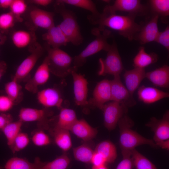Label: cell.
<instances>
[{"label":"cell","mask_w":169,"mask_h":169,"mask_svg":"<svg viewBox=\"0 0 169 169\" xmlns=\"http://www.w3.org/2000/svg\"><path fill=\"white\" fill-rule=\"evenodd\" d=\"M136 17L129 14L121 15L103 12L98 17L89 15L87 18L92 24L99 25L98 28L100 31H103L105 27H107L116 31L121 36L132 41L139 31L141 26V24L135 22Z\"/></svg>","instance_id":"6da1fadb"},{"label":"cell","mask_w":169,"mask_h":169,"mask_svg":"<svg viewBox=\"0 0 169 169\" xmlns=\"http://www.w3.org/2000/svg\"><path fill=\"white\" fill-rule=\"evenodd\" d=\"M127 114L120 120L117 124L119 128L120 144L121 151H131L136 147L143 145L158 147L153 140L146 138L131 129L134 123Z\"/></svg>","instance_id":"7a4b0ae2"},{"label":"cell","mask_w":169,"mask_h":169,"mask_svg":"<svg viewBox=\"0 0 169 169\" xmlns=\"http://www.w3.org/2000/svg\"><path fill=\"white\" fill-rule=\"evenodd\" d=\"M55 9L62 16L63 21L58 25L69 42L74 45H79L83 42L77 17L72 11L67 9L64 3L56 1Z\"/></svg>","instance_id":"3957f363"},{"label":"cell","mask_w":169,"mask_h":169,"mask_svg":"<svg viewBox=\"0 0 169 169\" xmlns=\"http://www.w3.org/2000/svg\"><path fill=\"white\" fill-rule=\"evenodd\" d=\"M91 33L95 36V39L79 54L73 58V66L77 69L85 64L87 58L101 50L107 52L110 46L107 42L111 35L110 30L105 29L102 31L97 28L93 29Z\"/></svg>","instance_id":"277c9868"},{"label":"cell","mask_w":169,"mask_h":169,"mask_svg":"<svg viewBox=\"0 0 169 169\" xmlns=\"http://www.w3.org/2000/svg\"><path fill=\"white\" fill-rule=\"evenodd\" d=\"M47 59L50 72L61 78L71 74L73 69L72 66L73 58L59 48H53L47 44Z\"/></svg>","instance_id":"5b68a950"},{"label":"cell","mask_w":169,"mask_h":169,"mask_svg":"<svg viewBox=\"0 0 169 169\" xmlns=\"http://www.w3.org/2000/svg\"><path fill=\"white\" fill-rule=\"evenodd\" d=\"M105 59H100L99 75H111L114 76L120 75L124 69V66L115 42L114 40L107 51Z\"/></svg>","instance_id":"8992f818"},{"label":"cell","mask_w":169,"mask_h":169,"mask_svg":"<svg viewBox=\"0 0 169 169\" xmlns=\"http://www.w3.org/2000/svg\"><path fill=\"white\" fill-rule=\"evenodd\" d=\"M119 11L128 13L135 17H147L149 14L147 5L142 4L139 0H116L112 5L105 6L103 12L115 13Z\"/></svg>","instance_id":"52a82bcc"},{"label":"cell","mask_w":169,"mask_h":169,"mask_svg":"<svg viewBox=\"0 0 169 169\" xmlns=\"http://www.w3.org/2000/svg\"><path fill=\"white\" fill-rule=\"evenodd\" d=\"M31 54L17 67L13 79L18 83L27 82L31 78L30 73L43 54V49L38 44L31 48Z\"/></svg>","instance_id":"ba28073f"},{"label":"cell","mask_w":169,"mask_h":169,"mask_svg":"<svg viewBox=\"0 0 169 169\" xmlns=\"http://www.w3.org/2000/svg\"><path fill=\"white\" fill-rule=\"evenodd\" d=\"M101 110L103 112L104 123L109 131L114 130L120 120L128 112V108L115 101H111L105 104Z\"/></svg>","instance_id":"9c48e42d"},{"label":"cell","mask_w":169,"mask_h":169,"mask_svg":"<svg viewBox=\"0 0 169 169\" xmlns=\"http://www.w3.org/2000/svg\"><path fill=\"white\" fill-rule=\"evenodd\" d=\"M52 112L49 108L37 109L28 107L21 109L18 114L19 120L24 122H37L39 129H49V117Z\"/></svg>","instance_id":"30bf717a"},{"label":"cell","mask_w":169,"mask_h":169,"mask_svg":"<svg viewBox=\"0 0 169 169\" xmlns=\"http://www.w3.org/2000/svg\"><path fill=\"white\" fill-rule=\"evenodd\" d=\"M147 17L145 23L141 24L139 31L134 39L141 44L155 42L159 33L158 27L159 17L156 15H150Z\"/></svg>","instance_id":"8fae6325"},{"label":"cell","mask_w":169,"mask_h":169,"mask_svg":"<svg viewBox=\"0 0 169 169\" xmlns=\"http://www.w3.org/2000/svg\"><path fill=\"white\" fill-rule=\"evenodd\" d=\"M111 101L119 102L127 108L132 107L136 104V102L126 87L122 83L120 76H114L110 80Z\"/></svg>","instance_id":"7c38bea8"},{"label":"cell","mask_w":169,"mask_h":169,"mask_svg":"<svg viewBox=\"0 0 169 169\" xmlns=\"http://www.w3.org/2000/svg\"><path fill=\"white\" fill-rule=\"evenodd\" d=\"M145 125L154 132L153 140L155 143L169 139V111L167 110L161 119L151 117Z\"/></svg>","instance_id":"4fadbf2b"},{"label":"cell","mask_w":169,"mask_h":169,"mask_svg":"<svg viewBox=\"0 0 169 169\" xmlns=\"http://www.w3.org/2000/svg\"><path fill=\"white\" fill-rule=\"evenodd\" d=\"M111 100L110 80L104 79L97 84L92 97L88 100V105L101 110L104 105Z\"/></svg>","instance_id":"5bb4252c"},{"label":"cell","mask_w":169,"mask_h":169,"mask_svg":"<svg viewBox=\"0 0 169 169\" xmlns=\"http://www.w3.org/2000/svg\"><path fill=\"white\" fill-rule=\"evenodd\" d=\"M77 71L74 67L70 74L73 81L74 101L77 105L85 106L88 105V83L84 75L77 73Z\"/></svg>","instance_id":"9a60e30c"},{"label":"cell","mask_w":169,"mask_h":169,"mask_svg":"<svg viewBox=\"0 0 169 169\" xmlns=\"http://www.w3.org/2000/svg\"><path fill=\"white\" fill-rule=\"evenodd\" d=\"M50 72L47 59L46 57L37 69L33 76L26 82L25 89L33 93H37L38 91V87L44 84L49 80Z\"/></svg>","instance_id":"2e32d148"},{"label":"cell","mask_w":169,"mask_h":169,"mask_svg":"<svg viewBox=\"0 0 169 169\" xmlns=\"http://www.w3.org/2000/svg\"><path fill=\"white\" fill-rule=\"evenodd\" d=\"M37 99L38 102L44 108L56 107L60 110L63 101L60 90L56 87L49 88L38 91Z\"/></svg>","instance_id":"e0dca14e"},{"label":"cell","mask_w":169,"mask_h":169,"mask_svg":"<svg viewBox=\"0 0 169 169\" xmlns=\"http://www.w3.org/2000/svg\"><path fill=\"white\" fill-rule=\"evenodd\" d=\"M138 100L143 103L150 104L169 97V93L156 88L142 85L138 88Z\"/></svg>","instance_id":"ac0fdd59"},{"label":"cell","mask_w":169,"mask_h":169,"mask_svg":"<svg viewBox=\"0 0 169 169\" xmlns=\"http://www.w3.org/2000/svg\"><path fill=\"white\" fill-rule=\"evenodd\" d=\"M146 73L145 69L138 68L125 70L123 75L125 87L131 95L146 78Z\"/></svg>","instance_id":"d6986e66"},{"label":"cell","mask_w":169,"mask_h":169,"mask_svg":"<svg viewBox=\"0 0 169 169\" xmlns=\"http://www.w3.org/2000/svg\"><path fill=\"white\" fill-rule=\"evenodd\" d=\"M30 18L36 27L47 30L54 25V13L39 8H35L30 13Z\"/></svg>","instance_id":"ffe728a7"},{"label":"cell","mask_w":169,"mask_h":169,"mask_svg":"<svg viewBox=\"0 0 169 169\" xmlns=\"http://www.w3.org/2000/svg\"><path fill=\"white\" fill-rule=\"evenodd\" d=\"M69 131L85 141H89L95 138L98 132L96 128L92 127L83 119H78Z\"/></svg>","instance_id":"44dd1931"},{"label":"cell","mask_w":169,"mask_h":169,"mask_svg":"<svg viewBox=\"0 0 169 169\" xmlns=\"http://www.w3.org/2000/svg\"><path fill=\"white\" fill-rule=\"evenodd\" d=\"M47 44L53 48L66 46L69 43L66 36L58 25H54L42 35Z\"/></svg>","instance_id":"7402d4cb"},{"label":"cell","mask_w":169,"mask_h":169,"mask_svg":"<svg viewBox=\"0 0 169 169\" xmlns=\"http://www.w3.org/2000/svg\"><path fill=\"white\" fill-rule=\"evenodd\" d=\"M146 78L155 86L168 88L169 87V66L165 64L146 73Z\"/></svg>","instance_id":"603a6c76"},{"label":"cell","mask_w":169,"mask_h":169,"mask_svg":"<svg viewBox=\"0 0 169 169\" xmlns=\"http://www.w3.org/2000/svg\"><path fill=\"white\" fill-rule=\"evenodd\" d=\"M36 39L33 32L25 30L16 31L13 33L11 36L13 44L18 49L32 47L37 43L35 42Z\"/></svg>","instance_id":"cb8c5ba5"},{"label":"cell","mask_w":169,"mask_h":169,"mask_svg":"<svg viewBox=\"0 0 169 169\" xmlns=\"http://www.w3.org/2000/svg\"><path fill=\"white\" fill-rule=\"evenodd\" d=\"M39 157H36L33 162L28 160L17 157H12L6 162L4 169H40L43 163Z\"/></svg>","instance_id":"d4e9b609"},{"label":"cell","mask_w":169,"mask_h":169,"mask_svg":"<svg viewBox=\"0 0 169 169\" xmlns=\"http://www.w3.org/2000/svg\"><path fill=\"white\" fill-rule=\"evenodd\" d=\"M54 128L69 130L78 120L75 111L73 109L62 107Z\"/></svg>","instance_id":"484cf974"},{"label":"cell","mask_w":169,"mask_h":169,"mask_svg":"<svg viewBox=\"0 0 169 169\" xmlns=\"http://www.w3.org/2000/svg\"><path fill=\"white\" fill-rule=\"evenodd\" d=\"M147 5L149 10L148 16L157 15L163 23L167 22L169 16V0H151Z\"/></svg>","instance_id":"4316f807"},{"label":"cell","mask_w":169,"mask_h":169,"mask_svg":"<svg viewBox=\"0 0 169 169\" xmlns=\"http://www.w3.org/2000/svg\"><path fill=\"white\" fill-rule=\"evenodd\" d=\"M50 129L55 143L59 148L65 151L71 148L72 142L69 131L54 127Z\"/></svg>","instance_id":"83f0119b"},{"label":"cell","mask_w":169,"mask_h":169,"mask_svg":"<svg viewBox=\"0 0 169 169\" xmlns=\"http://www.w3.org/2000/svg\"><path fill=\"white\" fill-rule=\"evenodd\" d=\"M158 59V55L155 53H147L143 46L140 47L137 54L133 59L134 68L145 69L149 65L156 63Z\"/></svg>","instance_id":"f1b7e54d"},{"label":"cell","mask_w":169,"mask_h":169,"mask_svg":"<svg viewBox=\"0 0 169 169\" xmlns=\"http://www.w3.org/2000/svg\"><path fill=\"white\" fill-rule=\"evenodd\" d=\"M94 151L101 155L107 163L113 162L117 156L115 146L111 141L108 140L99 143L96 146Z\"/></svg>","instance_id":"f546056e"},{"label":"cell","mask_w":169,"mask_h":169,"mask_svg":"<svg viewBox=\"0 0 169 169\" xmlns=\"http://www.w3.org/2000/svg\"><path fill=\"white\" fill-rule=\"evenodd\" d=\"M4 90L6 95L11 98L15 105L20 102L23 98L22 87L19 83L12 79L5 85Z\"/></svg>","instance_id":"4dcf8cb0"},{"label":"cell","mask_w":169,"mask_h":169,"mask_svg":"<svg viewBox=\"0 0 169 169\" xmlns=\"http://www.w3.org/2000/svg\"><path fill=\"white\" fill-rule=\"evenodd\" d=\"M131 152L133 167L134 169H157L155 165L136 149Z\"/></svg>","instance_id":"1f68e13d"},{"label":"cell","mask_w":169,"mask_h":169,"mask_svg":"<svg viewBox=\"0 0 169 169\" xmlns=\"http://www.w3.org/2000/svg\"><path fill=\"white\" fill-rule=\"evenodd\" d=\"M23 124V122L19 120L13 121L2 130L6 137L7 144L9 147L12 145L15 137L20 132Z\"/></svg>","instance_id":"d6a6232c"},{"label":"cell","mask_w":169,"mask_h":169,"mask_svg":"<svg viewBox=\"0 0 169 169\" xmlns=\"http://www.w3.org/2000/svg\"><path fill=\"white\" fill-rule=\"evenodd\" d=\"M59 1L64 3L79 7L87 10L91 13L92 16L98 17L100 14L95 4L90 0H59Z\"/></svg>","instance_id":"836d02e7"},{"label":"cell","mask_w":169,"mask_h":169,"mask_svg":"<svg viewBox=\"0 0 169 169\" xmlns=\"http://www.w3.org/2000/svg\"><path fill=\"white\" fill-rule=\"evenodd\" d=\"M94 151L88 145L83 144L73 149L74 158L79 161L85 163H91Z\"/></svg>","instance_id":"e575fe53"},{"label":"cell","mask_w":169,"mask_h":169,"mask_svg":"<svg viewBox=\"0 0 169 169\" xmlns=\"http://www.w3.org/2000/svg\"><path fill=\"white\" fill-rule=\"evenodd\" d=\"M70 162L69 157L64 154L51 161L43 162L40 169H66Z\"/></svg>","instance_id":"d590c367"},{"label":"cell","mask_w":169,"mask_h":169,"mask_svg":"<svg viewBox=\"0 0 169 169\" xmlns=\"http://www.w3.org/2000/svg\"><path fill=\"white\" fill-rule=\"evenodd\" d=\"M16 20L15 16L10 12L0 14V32L6 34L14 26Z\"/></svg>","instance_id":"8d00e7d4"},{"label":"cell","mask_w":169,"mask_h":169,"mask_svg":"<svg viewBox=\"0 0 169 169\" xmlns=\"http://www.w3.org/2000/svg\"><path fill=\"white\" fill-rule=\"evenodd\" d=\"M29 141L28 134L20 132L14 139L10 148L14 153L18 152L25 148L28 145Z\"/></svg>","instance_id":"74e56055"},{"label":"cell","mask_w":169,"mask_h":169,"mask_svg":"<svg viewBox=\"0 0 169 169\" xmlns=\"http://www.w3.org/2000/svg\"><path fill=\"white\" fill-rule=\"evenodd\" d=\"M33 133L32 141L33 143L38 146H43L49 144L51 142L50 138L43 130L39 129Z\"/></svg>","instance_id":"f35d334b"},{"label":"cell","mask_w":169,"mask_h":169,"mask_svg":"<svg viewBox=\"0 0 169 169\" xmlns=\"http://www.w3.org/2000/svg\"><path fill=\"white\" fill-rule=\"evenodd\" d=\"M27 7L25 1L23 0H13L9 8L10 12L15 16L18 21H21L20 16L26 11Z\"/></svg>","instance_id":"ab89813d"},{"label":"cell","mask_w":169,"mask_h":169,"mask_svg":"<svg viewBox=\"0 0 169 169\" xmlns=\"http://www.w3.org/2000/svg\"><path fill=\"white\" fill-rule=\"evenodd\" d=\"M121 153L123 159L117 165L116 169H132L133 162L131 151H122Z\"/></svg>","instance_id":"60d3db41"},{"label":"cell","mask_w":169,"mask_h":169,"mask_svg":"<svg viewBox=\"0 0 169 169\" xmlns=\"http://www.w3.org/2000/svg\"><path fill=\"white\" fill-rule=\"evenodd\" d=\"M155 42L161 44L168 51L169 50V26L163 31L159 32Z\"/></svg>","instance_id":"b9f144b4"},{"label":"cell","mask_w":169,"mask_h":169,"mask_svg":"<svg viewBox=\"0 0 169 169\" xmlns=\"http://www.w3.org/2000/svg\"><path fill=\"white\" fill-rule=\"evenodd\" d=\"M15 105L13 100L7 95H0V113H6Z\"/></svg>","instance_id":"7bdbcfd3"},{"label":"cell","mask_w":169,"mask_h":169,"mask_svg":"<svg viewBox=\"0 0 169 169\" xmlns=\"http://www.w3.org/2000/svg\"><path fill=\"white\" fill-rule=\"evenodd\" d=\"M93 165L100 166L105 165L106 162L105 158L100 154L94 151L91 161Z\"/></svg>","instance_id":"ee69618b"},{"label":"cell","mask_w":169,"mask_h":169,"mask_svg":"<svg viewBox=\"0 0 169 169\" xmlns=\"http://www.w3.org/2000/svg\"><path fill=\"white\" fill-rule=\"evenodd\" d=\"M13 121L12 116L6 113L0 114V130H2L8 124Z\"/></svg>","instance_id":"f6af8a7d"},{"label":"cell","mask_w":169,"mask_h":169,"mask_svg":"<svg viewBox=\"0 0 169 169\" xmlns=\"http://www.w3.org/2000/svg\"><path fill=\"white\" fill-rule=\"evenodd\" d=\"M7 69V65L4 61H0V80L5 74Z\"/></svg>","instance_id":"bcb514c9"},{"label":"cell","mask_w":169,"mask_h":169,"mask_svg":"<svg viewBox=\"0 0 169 169\" xmlns=\"http://www.w3.org/2000/svg\"><path fill=\"white\" fill-rule=\"evenodd\" d=\"M156 144L158 147H161L167 150H169V139L156 143Z\"/></svg>","instance_id":"7dc6e473"},{"label":"cell","mask_w":169,"mask_h":169,"mask_svg":"<svg viewBox=\"0 0 169 169\" xmlns=\"http://www.w3.org/2000/svg\"><path fill=\"white\" fill-rule=\"evenodd\" d=\"M32 2L33 3L38 5L46 6L51 3L53 1L51 0H33Z\"/></svg>","instance_id":"c3c4849f"},{"label":"cell","mask_w":169,"mask_h":169,"mask_svg":"<svg viewBox=\"0 0 169 169\" xmlns=\"http://www.w3.org/2000/svg\"><path fill=\"white\" fill-rule=\"evenodd\" d=\"M13 0H0V8L3 9L9 8Z\"/></svg>","instance_id":"681fc988"},{"label":"cell","mask_w":169,"mask_h":169,"mask_svg":"<svg viewBox=\"0 0 169 169\" xmlns=\"http://www.w3.org/2000/svg\"><path fill=\"white\" fill-rule=\"evenodd\" d=\"M7 39L5 34L0 32V45L4 44L6 42Z\"/></svg>","instance_id":"f907efd6"},{"label":"cell","mask_w":169,"mask_h":169,"mask_svg":"<svg viewBox=\"0 0 169 169\" xmlns=\"http://www.w3.org/2000/svg\"><path fill=\"white\" fill-rule=\"evenodd\" d=\"M92 169H108L105 165L100 166H93Z\"/></svg>","instance_id":"816d5d0a"},{"label":"cell","mask_w":169,"mask_h":169,"mask_svg":"<svg viewBox=\"0 0 169 169\" xmlns=\"http://www.w3.org/2000/svg\"><path fill=\"white\" fill-rule=\"evenodd\" d=\"M0 169H3V167L0 166Z\"/></svg>","instance_id":"f5cc1de1"}]
</instances>
